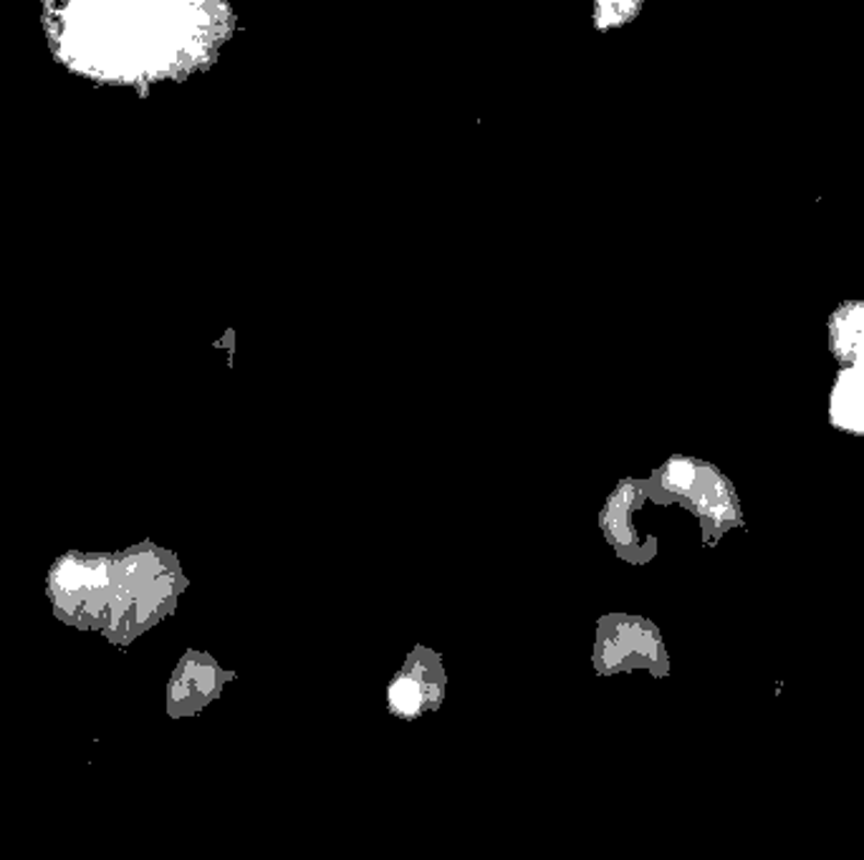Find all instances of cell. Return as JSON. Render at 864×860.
Masks as SVG:
<instances>
[{
    "label": "cell",
    "mask_w": 864,
    "mask_h": 860,
    "mask_svg": "<svg viewBox=\"0 0 864 860\" xmlns=\"http://www.w3.org/2000/svg\"><path fill=\"white\" fill-rule=\"evenodd\" d=\"M393 702L399 711H405V715H410V711L418 709L420 704V692L418 686L412 682H399L393 692Z\"/></svg>",
    "instance_id": "cell-1"
}]
</instances>
